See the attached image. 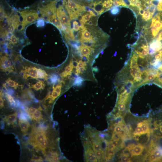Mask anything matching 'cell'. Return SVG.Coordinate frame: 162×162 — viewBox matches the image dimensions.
Listing matches in <instances>:
<instances>
[{
  "mask_svg": "<svg viewBox=\"0 0 162 162\" xmlns=\"http://www.w3.org/2000/svg\"><path fill=\"white\" fill-rule=\"evenodd\" d=\"M10 23V21L9 17L1 21V33L4 31Z\"/></svg>",
  "mask_w": 162,
  "mask_h": 162,
  "instance_id": "19",
  "label": "cell"
},
{
  "mask_svg": "<svg viewBox=\"0 0 162 162\" xmlns=\"http://www.w3.org/2000/svg\"><path fill=\"white\" fill-rule=\"evenodd\" d=\"M71 66H66L65 68V71L66 73L69 74H71V72L72 70V67Z\"/></svg>",
  "mask_w": 162,
  "mask_h": 162,
  "instance_id": "44",
  "label": "cell"
},
{
  "mask_svg": "<svg viewBox=\"0 0 162 162\" xmlns=\"http://www.w3.org/2000/svg\"><path fill=\"white\" fill-rule=\"evenodd\" d=\"M82 5L89 7L92 2V0H72Z\"/></svg>",
  "mask_w": 162,
  "mask_h": 162,
  "instance_id": "20",
  "label": "cell"
},
{
  "mask_svg": "<svg viewBox=\"0 0 162 162\" xmlns=\"http://www.w3.org/2000/svg\"><path fill=\"white\" fill-rule=\"evenodd\" d=\"M38 69L35 67H29L25 72L24 77L27 78L29 76L34 78H38Z\"/></svg>",
  "mask_w": 162,
  "mask_h": 162,
  "instance_id": "9",
  "label": "cell"
},
{
  "mask_svg": "<svg viewBox=\"0 0 162 162\" xmlns=\"http://www.w3.org/2000/svg\"><path fill=\"white\" fill-rule=\"evenodd\" d=\"M1 129H3L4 128V122L3 120H2L1 121Z\"/></svg>",
  "mask_w": 162,
  "mask_h": 162,
  "instance_id": "54",
  "label": "cell"
},
{
  "mask_svg": "<svg viewBox=\"0 0 162 162\" xmlns=\"http://www.w3.org/2000/svg\"><path fill=\"white\" fill-rule=\"evenodd\" d=\"M58 79V77L57 75L53 74L52 75L50 78H49L48 82L49 83L52 84L55 83L57 82Z\"/></svg>",
  "mask_w": 162,
  "mask_h": 162,
  "instance_id": "27",
  "label": "cell"
},
{
  "mask_svg": "<svg viewBox=\"0 0 162 162\" xmlns=\"http://www.w3.org/2000/svg\"><path fill=\"white\" fill-rule=\"evenodd\" d=\"M119 134L121 138L127 134L125 130L124 129H122Z\"/></svg>",
  "mask_w": 162,
  "mask_h": 162,
  "instance_id": "47",
  "label": "cell"
},
{
  "mask_svg": "<svg viewBox=\"0 0 162 162\" xmlns=\"http://www.w3.org/2000/svg\"><path fill=\"white\" fill-rule=\"evenodd\" d=\"M144 135L143 132L141 127L139 123L138 124L137 127H136L135 130L133 133V135L141 136L142 135Z\"/></svg>",
  "mask_w": 162,
  "mask_h": 162,
  "instance_id": "22",
  "label": "cell"
},
{
  "mask_svg": "<svg viewBox=\"0 0 162 162\" xmlns=\"http://www.w3.org/2000/svg\"><path fill=\"white\" fill-rule=\"evenodd\" d=\"M92 148L95 152L101 150V146L98 143H93L92 145Z\"/></svg>",
  "mask_w": 162,
  "mask_h": 162,
  "instance_id": "33",
  "label": "cell"
},
{
  "mask_svg": "<svg viewBox=\"0 0 162 162\" xmlns=\"http://www.w3.org/2000/svg\"><path fill=\"white\" fill-rule=\"evenodd\" d=\"M6 82L8 84L9 86L11 87H13L15 89L17 88L18 86L17 84L14 81L12 80L9 78L6 81Z\"/></svg>",
  "mask_w": 162,
  "mask_h": 162,
  "instance_id": "28",
  "label": "cell"
},
{
  "mask_svg": "<svg viewBox=\"0 0 162 162\" xmlns=\"http://www.w3.org/2000/svg\"><path fill=\"white\" fill-rule=\"evenodd\" d=\"M114 149V148L108 149L107 152H106V153L111 157L113 156L115 153Z\"/></svg>",
  "mask_w": 162,
  "mask_h": 162,
  "instance_id": "37",
  "label": "cell"
},
{
  "mask_svg": "<svg viewBox=\"0 0 162 162\" xmlns=\"http://www.w3.org/2000/svg\"><path fill=\"white\" fill-rule=\"evenodd\" d=\"M17 113H15L8 116H6L4 118V121L7 123L8 125H14L17 123Z\"/></svg>",
  "mask_w": 162,
  "mask_h": 162,
  "instance_id": "11",
  "label": "cell"
},
{
  "mask_svg": "<svg viewBox=\"0 0 162 162\" xmlns=\"http://www.w3.org/2000/svg\"><path fill=\"white\" fill-rule=\"evenodd\" d=\"M120 137L119 133L114 132L112 135L111 140L119 141Z\"/></svg>",
  "mask_w": 162,
  "mask_h": 162,
  "instance_id": "34",
  "label": "cell"
},
{
  "mask_svg": "<svg viewBox=\"0 0 162 162\" xmlns=\"http://www.w3.org/2000/svg\"><path fill=\"white\" fill-rule=\"evenodd\" d=\"M59 162L58 155H55L52 158L51 162Z\"/></svg>",
  "mask_w": 162,
  "mask_h": 162,
  "instance_id": "46",
  "label": "cell"
},
{
  "mask_svg": "<svg viewBox=\"0 0 162 162\" xmlns=\"http://www.w3.org/2000/svg\"><path fill=\"white\" fill-rule=\"evenodd\" d=\"M80 49L81 54L86 57H89L93 50L92 48L85 46H81Z\"/></svg>",
  "mask_w": 162,
  "mask_h": 162,
  "instance_id": "16",
  "label": "cell"
},
{
  "mask_svg": "<svg viewBox=\"0 0 162 162\" xmlns=\"http://www.w3.org/2000/svg\"><path fill=\"white\" fill-rule=\"evenodd\" d=\"M148 153L153 154L156 158L157 162H162V146L156 140L151 141Z\"/></svg>",
  "mask_w": 162,
  "mask_h": 162,
  "instance_id": "6",
  "label": "cell"
},
{
  "mask_svg": "<svg viewBox=\"0 0 162 162\" xmlns=\"http://www.w3.org/2000/svg\"><path fill=\"white\" fill-rule=\"evenodd\" d=\"M25 146L30 151H33L35 149V146L29 142L25 143Z\"/></svg>",
  "mask_w": 162,
  "mask_h": 162,
  "instance_id": "35",
  "label": "cell"
},
{
  "mask_svg": "<svg viewBox=\"0 0 162 162\" xmlns=\"http://www.w3.org/2000/svg\"><path fill=\"white\" fill-rule=\"evenodd\" d=\"M41 107H39L38 109H37L33 115L31 116L33 120L39 123L41 120L43 119L42 115L41 112Z\"/></svg>",
  "mask_w": 162,
  "mask_h": 162,
  "instance_id": "14",
  "label": "cell"
},
{
  "mask_svg": "<svg viewBox=\"0 0 162 162\" xmlns=\"http://www.w3.org/2000/svg\"><path fill=\"white\" fill-rule=\"evenodd\" d=\"M80 26L79 25L78 23L76 21H74L73 22V31L77 32L79 30Z\"/></svg>",
  "mask_w": 162,
  "mask_h": 162,
  "instance_id": "30",
  "label": "cell"
},
{
  "mask_svg": "<svg viewBox=\"0 0 162 162\" xmlns=\"http://www.w3.org/2000/svg\"><path fill=\"white\" fill-rule=\"evenodd\" d=\"M37 110V109L35 108L31 107L28 109L27 112L31 117L33 115Z\"/></svg>",
  "mask_w": 162,
  "mask_h": 162,
  "instance_id": "40",
  "label": "cell"
},
{
  "mask_svg": "<svg viewBox=\"0 0 162 162\" xmlns=\"http://www.w3.org/2000/svg\"><path fill=\"white\" fill-rule=\"evenodd\" d=\"M38 78L45 79L47 78V75L46 72L41 69H38Z\"/></svg>",
  "mask_w": 162,
  "mask_h": 162,
  "instance_id": "23",
  "label": "cell"
},
{
  "mask_svg": "<svg viewBox=\"0 0 162 162\" xmlns=\"http://www.w3.org/2000/svg\"><path fill=\"white\" fill-rule=\"evenodd\" d=\"M6 97L7 98L11 106L13 107H16V102L14 100L13 98L12 97L11 95L8 94H6Z\"/></svg>",
  "mask_w": 162,
  "mask_h": 162,
  "instance_id": "24",
  "label": "cell"
},
{
  "mask_svg": "<svg viewBox=\"0 0 162 162\" xmlns=\"http://www.w3.org/2000/svg\"><path fill=\"white\" fill-rule=\"evenodd\" d=\"M135 145L133 144H130L126 147V148L128 149L130 152Z\"/></svg>",
  "mask_w": 162,
  "mask_h": 162,
  "instance_id": "49",
  "label": "cell"
},
{
  "mask_svg": "<svg viewBox=\"0 0 162 162\" xmlns=\"http://www.w3.org/2000/svg\"><path fill=\"white\" fill-rule=\"evenodd\" d=\"M118 110L121 113L122 112H124L126 110L127 105L124 104H121L118 105Z\"/></svg>",
  "mask_w": 162,
  "mask_h": 162,
  "instance_id": "31",
  "label": "cell"
},
{
  "mask_svg": "<svg viewBox=\"0 0 162 162\" xmlns=\"http://www.w3.org/2000/svg\"><path fill=\"white\" fill-rule=\"evenodd\" d=\"M142 129L144 134H150V130L149 129V122L147 120H144L139 123Z\"/></svg>",
  "mask_w": 162,
  "mask_h": 162,
  "instance_id": "15",
  "label": "cell"
},
{
  "mask_svg": "<svg viewBox=\"0 0 162 162\" xmlns=\"http://www.w3.org/2000/svg\"><path fill=\"white\" fill-rule=\"evenodd\" d=\"M63 3L64 9L71 20L77 19L87 10L85 6L72 0H63Z\"/></svg>",
  "mask_w": 162,
  "mask_h": 162,
  "instance_id": "2",
  "label": "cell"
},
{
  "mask_svg": "<svg viewBox=\"0 0 162 162\" xmlns=\"http://www.w3.org/2000/svg\"><path fill=\"white\" fill-rule=\"evenodd\" d=\"M87 155L88 159L91 162H97V159L95 154L90 148L87 151Z\"/></svg>",
  "mask_w": 162,
  "mask_h": 162,
  "instance_id": "18",
  "label": "cell"
},
{
  "mask_svg": "<svg viewBox=\"0 0 162 162\" xmlns=\"http://www.w3.org/2000/svg\"><path fill=\"white\" fill-rule=\"evenodd\" d=\"M119 11V9L116 8L113 9L111 11V13L114 15L117 13Z\"/></svg>",
  "mask_w": 162,
  "mask_h": 162,
  "instance_id": "51",
  "label": "cell"
},
{
  "mask_svg": "<svg viewBox=\"0 0 162 162\" xmlns=\"http://www.w3.org/2000/svg\"><path fill=\"white\" fill-rule=\"evenodd\" d=\"M9 40L11 44L13 45L16 44L18 42V39L14 35H11Z\"/></svg>",
  "mask_w": 162,
  "mask_h": 162,
  "instance_id": "29",
  "label": "cell"
},
{
  "mask_svg": "<svg viewBox=\"0 0 162 162\" xmlns=\"http://www.w3.org/2000/svg\"><path fill=\"white\" fill-rule=\"evenodd\" d=\"M19 13L22 18L21 26L22 30L25 27L38 20L39 17L37 12L33 10H27L21 11Z\"/></svg>",
  "mask_w": 162,
  "mask_h": 162,
  "instance_id": "4",
  "label": "cell"
},
{
  "mask_svg": "<svg viewBox=\"0 0 162 162\" xmlns=\"http://www.w3.org/2000/svg\"><path fill=\"white\" fill-rule=\"evenodd\" d=\"M0 103H1V108H2L4 107V101L2 98L1 93V98H0Z\"/></svg>",
  "mask_w": 162,
  "mask_h": 162,
  "instance_id": "52",
  "label": "cell"
},
{
  "mask_svg": "<svg viewBox=\"0 0 162 162\" xmlns=\"http://www.w3.org/2000/svg\"><path fill=\"white\" fill-rule=\"evenodd\" d=\"M18 117L19 120L24 121H30L31 119V117L28 113L23 111H21V113L18 114Z\"/></svg>",
  "mask_w": 162,
  "mask_h": 162,
  "instance_id": "17",
  "label": "cell"
},
{
  "mask_svg": "<svg viewBox=\"0 0 162 162\" xmlns=\"http://www.w3.org/2000/svg\"><path fill=\"white\" fill-rule=\"evenodd\" d=\"M61 85H58L55 88H54V90L58 92L60 95V94L61 90Z\"/></svg>",
  "mask_w": 162,
  "mask_h": 162,
  "instance_id": "43",
  "label": "cell"
},
{
  "mask_svg": "<svg viewBox=\"0 0 162 162\" xmlns=\"http://www.w3.org/2000/svg\"><path fill=\"white\" fill-rule=\"evenodd\" d=\"M112 146L114 149L116 148L119 144L118 141H111Z\"/></svg>",
  "mask_w": 162,
  "mask_h": 162,
  "instance_id": "45",
  "label": "cell"
},
{
  "mask_svg": "<svg viewBox=\"0 0 162 162\" xmlns=\"http://www.w3.org/2000/svg\"><path fill=\"white\" fill-rule=\"evenodd\" d=\"M83 80L82 78H81L80 77L78 78L76 80L75 84L77 85L80 84L82 83Z\"/></svg>",
  "mask_w": 162,
  "mask_h": 162,
  "instance_id": "48",
  "label": "cell"
},
{
  "mask_svg": "<svg viewBox=\"0 0 162 162\" xmlns=\"http://www.w3.org/2000/svg\"><path fill=\"white\" fill-rule=\"evenodd\" d=\"M37 26L42 27L44 26L45 22L43 19H41L38 20L37 22Z\"/></svg>",
  "mask_w": 162,
  "mask_h": 162,
  "instance_id": "39",
  "label": "cell"
},
{
  "mask_svg": "<svg viewBox=\"0 0 162 162\" xmlns=\"http://www.w3.org/2000/svg\"><path fill=\"white\" fill-rule=\"evenodd\" d=\"M123 128L120 125H117L115 127L114 129V132L119 133L121 131Z\"/></svg>",
  "mask_w": 162,
  "mask_h": 162,
  "instance_id": "41",
  "label": "cell"
},
{
  "mask_svg": "<svg viewBox=\"0 0 162 162\" xmlns=\"http://www.w3.org/2000/svg\"><path fill=\"white\" fill-rule=\"evenodd\" d=\"M154 84L162 88V77L157 79L154 83Z\"/></svg>",
  "mask_w": 162,
  "mask_h": 162,
  "instance_id": "38",
  "label": "cell"
},
{
  "mask_svg": "<svg viewBox=\"0 0 162 162\" xmlns=\"http://www.w3.org/2000/svg\"><path fill=\"white\" fill-rule=\"evenodd\" d=\"M1 68L4 71H12L13 69L11 62L6 56H3L1 58Z\"/></svg>",
  "mask_w": 162,
  "mask_h": 162,
  "instance_id": "7",
  "label": "cell"
},
{
  "mask_svg": "<svg viewBox=\"0 0 162 162\" xmlns=\"http://www.w3.org/2000/svg\"><path fill=\"white\" fill-rule=\"evenodd\" d=\"M95 153L97 159L99 161L102 157V151H99L95 152Z\"/></svg>",
  "mask_w": 162,
  "mask_h": 162,
  "instance_id": "42",
  "label": "cell"
},
{
  "mask_svg": "<svg viewBox=\"0 0 162 162\" xmlns=\"http://www.w3.org/2000/svg\"><path fill=\"white\" fill-rule=\"evenodd\" d=\"M33 137L37 145V147L40 145L42 141L47 137L46 134V132H40L36 134L34 136H30Z\"/></svg>",
  "mask_w": 162,
  "mask_h": 162,
  "instance_id": "12",
  "label": "cell"
},
{
  "mask_svg": "<svg viewBox=\"0 0 162 162\" xmlns=\"http://www.w3.org/2000/svg\"><path fill=\"white\" fill-rule=\"evenodd\" d=\"M19 125L22 132L24 134H26L30 127V124L29 121L19 120Z\"/></svg>",
  "mask_w": 162,
  "mask_h": 162,
  "instance_id": "13",
  "label": "cell"
},
{
  "mask_svg": "<svg viewBox=\"0 0 162 162\" xmlns=\"http://www.w3.org/2000/svg\"><path fill=\"white\" fill-rule=\"evenodd\" d=\"M32 88L36 90L44 89L45 88V84L42 81H39L35 84L32 86Z\"/></svg>",
  "mask_w": 162,
  "mask_h": 162,
  "instance_id": "21",
  "label": "cell"
},
{
  "mask_svg": "<svg viewBox=\"0 0 162 162\" xmlns=\"http://www.w3.org/2000/svg\"><path fill=\"white\" fill-rule=\"evenodd\" d=\"M78 70L79 72L82 73L86 70V68L84 67H83L78 68Z\"/></svg>",
  "mask_w": 162,
  "mask_h": 162,
  "instance_id": "53",
  "label": "cell"
},
{
  "mask_svg": "<svg viewBox=\"0 0 162 162\" xmlns=\"http://www.w3.org/2000/svg\"><path fill=\"white\" fill-rule=\"evenodd\" d=\"M57 16L65 28L72 29L69 16L66 13L63 5H60L57 9Z\"/></svg>",
  "mask_w": 162,
  "mask_h": 162,
  "instance_id": "5",
  "label": "cell"
},
{
  "mask_svg": "<svg viewBox=\"0 0 162 162\" xmlns=\"http://www.w3.org/2000/svg\"><path fill=\"white\" fill-rule=\"evenodd\" d=\"M85 64V63L84 62H83L82 61H79L77 66V68L84 67V66L86 65Z\"/></svg>",
  "mask_w": 162,
  "mask_h": 162,
  "instance_id": "50",
  "label": "cell"
},
{
  "mask_svg": "<svg viewBox=\"0 0 162 162\" xmlns=\"http://www.w3.org/2000/svg\"><path fill=\"white\" fill-rule=\"evenodd\" d=\"M47 21L52 24L62 31L64 30L63 24L58 17L57 15L53 16Z\"/></svg>",
  "mask_w": 162,
  "mask_h": 162,
  "instance_id": "8",
  "label": "cell"
},
{
  "mask_svg": "<svg viewBox=\"0 0 162 162\" xmlns=\"http://www.w3.org/2000/svg\"><path fill=\"white\" fill-rule=\"evenodd\" d=\"M121 161L123 162H131L130 157L127 155L122 153L120 156Z\"/></svg>",
  "mask_w": 162,
  "mask_h": 162,
  "instance_id": "26",
  "label": "cell"
},
{
  "mask_svg": "<svg viewBox=\"0 0 162 162\" xmlns=\"http://www.w3.org/2000/svg\"><path fill=\"white\" fill-rule=\"evenodd\" d=\"M145 146L141 144L135 145L132 150L130 151L132 156H139L142 154Z\"/></svg>",
  "mask_w": 162,
  "mask_h": 162,
  "instance_id": "10",
  "label": "cell"
},
{
  "mask_svg": "<svg viewBox=\"0 0 162 162\" xmlns=\"http://www.w3.org/2000/svg\"><path fill=\"white\" fill-rule=\"evenodd\" d=\"M123 117L121 115H120L117 116L115 118L114 122V125H119L122 123L123 121Z\"/></svg>",
  "mask_w": 162,
  "mask_h": 162,
  "instance_id": "25",
  "label": "cell"
},
{
  "mask_svg": "<svg viewBox=\"0 0 162 162\" xmlns=\"http://www.w3.org/2000/svg\"><path fill=\"white\" fill-rule=\"evenodd\" d=\"M132 136L131 134H126L121 138L122 140L124 141L132 139Z\"/></svg>",
  "mask_w": 162,
  "mask_h": 162,
  "instance_id": "36",
  "label": "cell"
},
{
  "mask_svg": "<svg viewBox=\"0 0 162 162\" xmlns=\"http://www.w3.org/2000/svg\"><path fill=\"white\" fill-rule=\"evenodd\" d=\"M6 16L5 12L4 11V7L2 5L1 6V22L4 20L5 17H7Z\"/></svg>",
  "mask_w": 162,
  "mask_h": 162,
  "instance_id": "32",
  "label": "cell"
},
{
  "mask_svg": "<svg viewBox=\"0 0 162 162\" xmlns=\"http://www.w3.org/2000/svg\"><path fill=\"white\" fill-rule=\"evenodd\" d=\"M79 30L76 36L78 40L90 48L101 46L108 38L98 25L86 24L80 26Z\"/></svg>",
  "mask_w": 162,
  "mask_h": 162,
  "instance_id": "1",
  "label": "cell"
},
{
  "mask_svg": "<svg viewBox=\"0 0 162 162\" xmlns=\"http://www.w3.org/2000/svg\"><path fill=\"white\" fill-rule=\"evenodd\" d=\"M58 0H52L42 5L39 7L41 17L47 21L53 16L57 15V5Z\"/></svg>",
  "mask_w": 162,
  "mask_h": 162,
  "instance_id": "3",
  "label": "cell"
}]
</instances>
